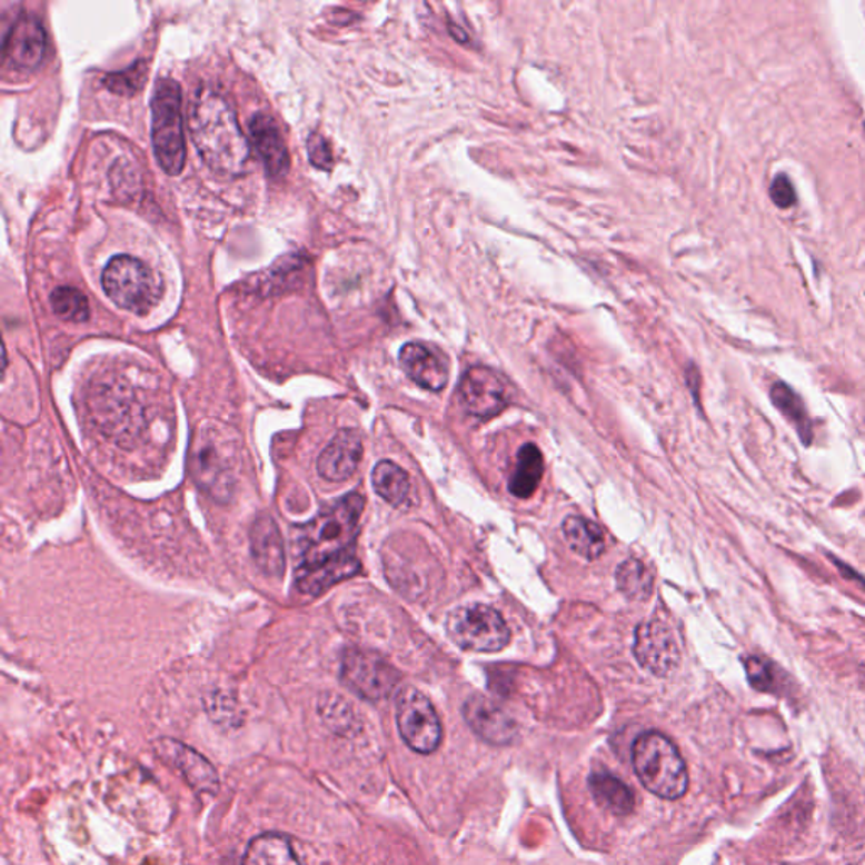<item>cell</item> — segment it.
Instances as JSON below:
<instances>
[{
	"mask_svg": "<svg viewBox=\"0 0 865 865\" xmlns=\"http://www.w3.org/2000/svg\"><path fill=\"white\" fill-rule=\"evenodd\" d=\"M460 399L465 411L475 418L489 419L503 412L513 399L509 380L489 367H471L460 380Z\"/></svg>",
	"mask_w": 865,
	"mask_h": 865,
	"instance_id": "cell-10",
	"label": "cell"
},
{
	"mask_svg": "<svg viewBox=\"0 0 865 865\" xmlns=\"http://www.w3.org/2000/svg\"><path fill=\"white\" fill-rule=\"evenodd\" d=\"M633 764L644 788L665 799H678L688 789V770L675 744L659 734L646 732L633 746Z\"/></svg>",
	"mask_w": 865,
	"mask_h": 865,
	"instance_id": "cell-3",
	"label": "cell"
},
{
	"mask_svg": "<svg viewBox=\"0 0 865 865\" xmlns=\"http://www.w3.org/2000/svg\"><path fill=\"white\" fill-rule=\"evenodd\" d=\"M151 139L158 165L169 177H178L187 161L181 89L171 78L158 81L151 100Z\"/></svg>",
	"mask_w": 865,
	"mask_h": 865,
	"instance_id": "cell-4",
	"label": "cell"
},
{
	"mask_svg": "<svg viewBox=\"0 0 865 865\" xmlns=\"http://www.w3.org/2000/svg\"><path fill=\"white\" fill-rule=\"evenodd\" d=\"M308 156H310L311 165L317 166V168L330 169L334 165L330 145L320 135L310 136L308 139Z\"/></svg>",
	"mask_w": 865,
	"mask_h": 865,
	"instance_id": "cell-30",
	"label": "cell"
},
{
	"mask_svg": "<svg viewBox=\"0 0 865 865\" xmlns=\"http://www.w3.org/2000/svg\"><path fill=\"white\" fill-rule=\"evenodd\" d=\"M250 138L257 155L265 162L272 178L285 177L289 169V155L278 123L268 113H257L250 122Z\"/></svg>",
	"mask_w": 865,
	"mask_h": 865,
	"instance_id": "cell-17",
	"label": "cell"
},
{
	"mask_svg": "<svg viewBox=\"0 0 865 865\" xmlns=\"http://www.w3.org/2000/svg\"><path fill=\"white\" fill-rule=\"evenodd\" d=\"M634 656L644 669L656 676L672 675L682 659L675 634L662 620H649L637 627Z\"/></svg>",
	"mask_w": 865,
	"mask_h": 865,
	"instance_id": "cell-11",
	"label": "cell"
},
{
	"mask_svg": "<svg viewBox=\"0 0 865 865\" xmlns=\"http://www.w3.org/2000/svg\"><path fill=\"white\" fill-rule=\"evenodd\" d=\"M565 541L581 558L594 561L605 551V535L600 526L585 517L570 516L564 523Z\"/></svg>",
	"mask_w": 865,
	"mask_h": 865,
	"instance_id": "cell-22",
	"label": "cell"
},
{
	"mask_svg": "<svg viewBox=\"0 0 865 865\" xmlns=\"http://www.w3.org/2000/svg\"><path fill=\"white\" fill-rule=\"evenodd\" d=\"M146 77H148V68L141 61V63L132 64L129 70L103 78V84L110 92L131 97L145 87Z\"/></svg>",
	"mask_w": 865,
	"mask_h": 865,
	"instance_id": "cell-28",
	"label": "cell"
},
{
	"mask_svg": "<svg viewBox=\"0 0 865 865\" xmlns=\"http://www.w3.org/2000/svg\"><path fill=\"white\" fill-rule=\"evenodd\" d=\"M770 401L783 412V416H786L793 422L799 437H802L803 444H812L813 429L808 411H806L805 402L793 391L792 387L785 382L774 384L770 387Z\"/></svg>",
	"mask_w": 865,
	"mask_h": 865,
	"instance_id": "cell-24",
	"label": "cell"
},
{
	"mask_svg": "<svg viewBox=\"0 0 865 865\" xmlns=\"http://www.w3.org/2000/svg\"><path fill=\"white\" fill-rule=\"evenodd\" d=\"M588 788L597 805L614 815H629L636 806L633 789L609 770H597L591 774L588 777Z\"/></svg>",
	"mask_w": 865,
	"mask_h": 865,
	"instance_id": "cell-19",
	"label": "cell"
},
{
	"mask_svg": "<svg viewBox=\"0 0 865 865\" xmlns=\"http://www.w3.org/2000/svg\"><path fill=\"white\" fill-rule=\"evenodd\" d=\"M834 559L835 567L841 570L842 577L847 578V580L855 581V584H861L862 587H865V580L861 577V575L857 574V571H854L852 568H848L847 565L842 564L841 559Z\"/></svg>",
	"mask_w": 865,
	"mask_h": 865,
	"instance_id": "cell-31",
	"label": "cell"
},
{
	"mask_svg": "<svg viewBox=\"0 0 865 865\" xmlns=\"http://www.w3.org/2000/svg\"><path fill=\"white\" fill-rule=\"evenodd\" d=\"M861 679H862V683H864V686H865V668L862 669V672H861Z\"/></svg>",
	"mask_w": 865,
	"mask_h": 865,
	"instance_id": "cell-32",
	"label": "cell"
},
{
	"mask_svg": "<svg viewBox=\"0 0 865 865\" xmlns=\"http://www.w3.org/2000/svg\"><path fill=\"white\" fill-rule=\"evenodd\" d=\"M616 581L619 590L630 600L643 601L653 594L652 571L640 559H626L616 571Z\"/></svg>",
	"mask_w": 865,
	"mask_h": 865,
	"instance_id": "cell-25",
	"label": "cell"
},
{
	"mask_svg": "<svg viewBox=\"0 0 865 865\" xmlns=\"http://www.w3.org/2000/svg\"><path fill=\"white\" fill-rule=\"evenodd\" d=\"M364 497L350 493L321 510L295 536L296 585L301 594L320 595L360 571L354 545L359 533Z\"/></svg>",
	"mask_w": 865,
	"mask_h": 865,
	"instance_id": "cell-1",
	"label": "cell"
},
{
	"mask_svg": "<svg viewBox=\"0 0 865 865\" xmlns=\"http://www.w3.org/2000/svg\"><path fill=\"white\" fill-rule=\"evenodd\" d=\"M396 722L406 746L418 754H431L440 747L441 724L431 702L419 689H402L396 704Z\"/></svg>",
	"mask_w": 865,
	"mask_h": 865,
	"instance_id": "cell-8",
	"label": "cell"
},
{
	"mask_svg": "<svg viewBox=\"0 0 865 865\" xmlns=\"http://www.w3.org/2000/svg\"><path fill=\"white\" fill-rule=\"evenodd\" d=\"M155 750L169 766L180 770L181 776L195 792L215 793L219 788V774L211 766L210 760L205 759L201 754L185 746L180 740H156Z\"/></svg>",
	"mask_w": 865,
	"mask_h": 865,
	"instance_id": "cell-13",
	"label": "cell"
},
{
	"mask_svg": "<svg viewBox=\"0 0 865 865\" xmlns=\"http://www.w3.org/2000/svg\"><path fill=\"white\" fill-rule=\"evenodd\" d=\"M750 686L764 694L782 695L785 692L786 673L763 656H750L744 662Z\"/></svg>",
	"mask_w": 865,
	"mask_h": 865,
	"instance_id": "cell-26",
	"label": "cell"
},
{
	"mask_svg": "<svg viewBox=\"0 0 865 865\" xmlns=\"http://www.w3.org/2000/svg\"><path fill=\"white\" fill-rule=\"evenodd\" d=\"M250 551L253 561L269 577H281L285 571V545L281 531L271 516L257 517L250 531Z\"/></svg>",
	"mask_w": 865,
	"mask_h": 865,
	"instance_id": "cell-18",
	"label": "cell"
},
{
	"mask_svg": "<svg viewBox=\"0 0 865 865\" xmlns=\"http://www.w3.org/2000/svg\"><path fill=\"white\" fill-rule=\"evenodd\" d=\"M341 682L354 694L370 702L391 697L401 675L382 656L362 649H349L341 659Z\"/></svg>",
	"mask_w": 865,
	"mask_h": 865,
	"instance_id": "cell-9",
	"label": "cell"
},
{
	"mask_svg": "<svg viewBox=\"0 0 865 865\" xmlns=\"http://www.w3.org/2000/svg\"><path fill=\"white\" fill-rule=\"evenodd\" d=\"M769 197L770 200H773V203L776 205L777 208H783V210L795 207L796 200H798L795 187H793L792 180H789L786 175H777V177L774 178L769 188Z\"/></svg>",
	"mask_w": 865,
	"mask_h": 865,
	"instance_id": "cell-29",
	"label": "cell"
},
{
	"mask_svg": "<svg viewBox=\"0 0 865 865\" xmlns=\"http://www.w3.org/2000/svg\"><path fill=\"white\" fill-rule=\"evenodd\" d=\"M240 865H301L291 841L286 835L269 834L257 835L247 845Z\"/></svg>",
	"mask_w": 865,
	"mask_h": 865,
	"instance_id": "cell-20",
	"label": "cell"
},
{
	"mask_svg": "<svg viewBox=\"0 0 865 865\" xmlns=\"http://www.w3.org/2000/svg\"><path fill=\"white\" fill-rule=\"evenodd\" d=\"M447 633L458 647L475 653L500 652L510 639L503 616L493 607L480 604L465 605L450 613Z\"/></svg>",
	"mask_w": 865,
	"mask_h": 865,
	"instance_id": "cell-6",
	"label": "cell"
},
{
	"mask_svg": "<svg viewBox=\"0 0 865 865\" xmlns=\"http://www.w3.org/2000/svg\"><path fill=\"white\" fill-rule=\"evenodd\" d=\"M399 364L412 382L431 392L444 391L450 379L447 357L431 345L406 344L399 352Z\"/></svg>",
	"mask_w": 865,
	"mask_h": 865,
	"instance_id": "cell-12",
	"label": "cell"
},
{
	"mask_svg": "<svg viewBox=\"0 0 865 865\" xmlns=\"http://www.w3.org/2000/svg\"><path fill=\"white\" fill-rule=\"evenodd\" d=\"M464 717L468 727L493 746H507L516 739V722L489 698L480 695L468 698L464 705Z\"/></svg>",
	"mask_w": 865,
	"mask_h": 865,
	"instance_id": "cell-15",
	"label": "cell"
},
{
	"mask_svg": "<svg viewBox=\"0 0 865 865\" xmlns=\"http://www.w3.org/2000/svg\"><path fill=\"white\" fill-rule=\"evenodd\" d=\"M47 51V32L36 16L22 14L16 19L4 42L6 61L18 70H34Z\"/></svg>",
	"mask_w": 865,
	"mask_h": 865,
	"instance_id": "cell-14",
	"label": "cell"
},
{
	"mask_svg": "<svg viewBox=\"0 0 865 865\" xmlns=\"http://www.w3.org/2000/svg\"><path fill=\"white\" fill-rule=\"evenodd\" d=\"M362 438L359 432L354 429H341L318 457V474L330 483H344L356 474L362 460Z\"/></svg>",
	"mask_w": 865,
	"mask_h": 865,
	"instance_id": "cell-16",
	"label": "cell"
},
{
	"mask_svg": "<svg viewBox=\"0 0 865 865\" xmlns=\"http://www.w3.org/2000/svg\"><path fill=\"white\" fill-rule=\"evenodd\" d=\"M190 135L205 165L222 177H240L250 158V146L236 110L226 97L200 89L191 102Z\"/></svg>",
	"mask_w": 865,
	"mask_h": 865,
	"instance_id": "cell-2",
	"label": "cell"
},
{
	"mask_svg": "<svg viewBox=\"0 0 865 865\" xmlns=\"http://www.w3.org/2000/svg\"><path fill=\"white\" fill-rule=\"evenodd\" d=\"M372 486L376 493L391 506L399 507L409 496L411 483L405 468L395 461L382 460L374 467Z\"/></svg>",
	"mask_w": 865,
	"mask_h": 865,
	"instance_id": "cell-23",
	"label": "cell"
},
{
	"mask_svg": "<svg viewBox=\"0 0 865 865\" xmlns=\"http://www.w3.org/2000/svg\"><path fill=\"white\" fill-rule=\"evenodd\" d=\"M545 471L541 451L536 445L528 444L517 454L516 468L509 480V493L519 499H529L538 489Z\"/></svg>",
	"mask_w": 865,
	"mask_h": 865,
	"instance_id": "cell-21",
	"label": "cell"
},
{
	"mask_svg": "<svg viewBox=\"0 0 865 865\" xmlns=\"http://www.w3.org/2000/svg\"><path fill=\"white\" fill-rule=\"evenodd\" d=\"M50 301L54 315L60 317L61 320L73 321V324L89 320V299L80 289L71 288V286H60V288L51 292Z\"/></svg>",
	"mask_w": 865,
	"mask_h": 865,
	"instance_id": "cell-27",
	"label": "cell"
},
{
	"mask_svg": "<svg viewBox=\"0 0 865 865\" xmlns=\"http://www.w3.org/2000/svg\"><path fill=\"white\" fill-rule=\"evenodd\" d=\"M191 474L215 499L227 500L232 496L233 471L230 450L222 444V435L215 426H205L195 438L191 448Z\"/></svg>",
	"mask_w": 865,
	"mask_h": 865,
	"instance_id": "cell-7",
	"label": "cell"
},
{
	"mask_svg": "<svg viewBox=\"0 0 865 865\" xmlns=\"http://www.w3.org/2000/svg\"><path fill=\"white\" fill-rule=\"evenodd\" d=\"M102 286L117 307L136 315L149 314L162 296L161 279L132 256L112 257L103 271Z\"/></svg>",
	"mask_w": 865,
	"mask_h": 865,
	"instance_id": "cell-5",
	"label": "cell"
}]
</instances>
